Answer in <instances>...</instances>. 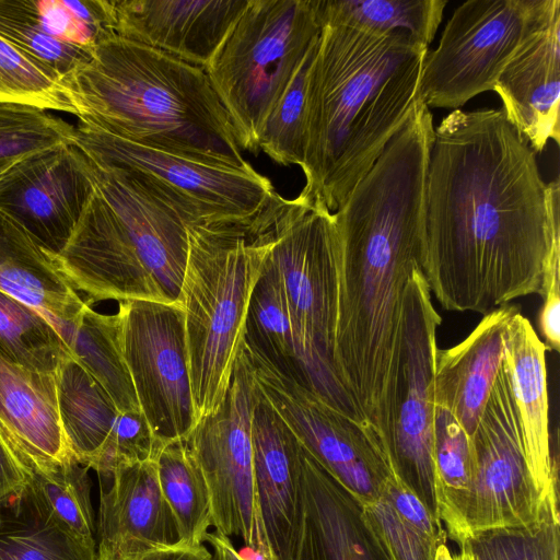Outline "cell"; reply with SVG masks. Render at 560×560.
Segmentation results:
<instances>
[{
  "mask_svg": "<svg viewBox=\"0 0 560 560\" xmlns=\"http://www.w3.org/2000/svg\"><path fill=\"white\" fill-rule=\"evenodd\" d=\"M88 471L73 458L48 470H33L28 486L57 522L84 539L96 540Z\"/></svg>",
  "mask_w": 560,
  "mask_h": 560,
  "instance_id": "obj_35",
  "label": "cell"
},
{
  "mask_svg": "<svg viewBox=\"0 0 560 560\" xmlns=\"http://www.w3.org/2000/svg\"><path fill=\"white\" fill-rule=\"evenodd\" d=\"M98 479L97 547L129 552L180 544L156 460L121 462Z\"/></svg>",
  "mask_w": 560,
  "mask_h": 560,
  "instance_id": "obj_20",
  "label": "cell"
},
{
  "mask_svg": "<svg viewBox=\"0 0 560 560\" xmlns=\"http://www.w3.org/2000/svg\"><path fill=\"white\" fill-rule=\"evenodd\" d=\"M546 347L520 312L509 325L504 348L526 463L541 502L558 501V464L549 429Z\"/></svg>",
  "mask_w": 560,
  "mask_h": 560,
  "instance_id": "obj_22",
  "label": "cell"
},
{
  "mask_svg": "<svg viewBox=\"0 0 560 560\" xmlns=\"http://www.w3.org/2000/svg\"><path fill=\"white\" fill-rule=\"evenodd\" d=\"M59 415L73 457L107 476L120 463V412L96 381L72 358L55 373Z\"/></svg>",
  "mask_w": 560,
  "mask_h": 560,
  "instance_id": "obj_26",
  "label": "cell"
},
{
  "mask_svg": "<svg viewBox=\"0 0 560 560\" xmlns=\"http://www.w3.org/2000/svg\"><path fill=\"white\" fill-rule=\"evenodd\" d=\"M0 351L33 371L55 374L71 350L51 319L0 291Z\"/></svg>",
  "mask_w": 560,
  "mask_h": 560,
  "instance_id": "obj_33",
  "label": "cell"
},
{
  "mask_svg": "<svg viewBox=\"0 0 560 560\" xmlns=\"http://www.w3.org/2000/svg\"><path fill=\"white\" fill-rule=\"evenodd\" d=\"M28 15L50 37L93 51L108 35L81 20L66 0H22Z\"/></svg>",
  "mask_w": 560,
  "mask_h": 560,
  "instance_id": "obj_41",
  "label": "cell"
},
{
  "mask_svg": "<svg viewBox=\"0 0 560 560\" xmlns=\"http://www.w3.org/2000/svg\"><path fill=\"white\" fill-rule=\"evenodd\" d=\"M431 298L422 271L416 269L405 289L376 431L394 477L440 521L433 422L436 330L442 318Z\"/></svg>",
  "mask_w": 560,
  "mask_h": 560,
  "instance_id": "obj_9",
  "label": "cell"
},
{
  "mask_svg": "<svg viewBox=\"0 0 560 560\" xmlns=\"http://www.w3.org/2000/svg\"><path fill=\"white\" fill-rule=\"evenodd\" d=\"M302 472L304 522L295 560H393L362 504L304 445Z\"/></svg>",
  "mask_w": 560,
  "mask_h": 560,
  "instance_id": "obj_21",
  "label": "cell"
},
{
  "mask_svg": "<svg viewBox=\"0 0 560 560\" xmlns=\"http://www.w3.org/2000/svg\"><path fill=\"white\" fill-rule=\"evenodd\" d=\"M244 343L279 374L307 388L284 289L277 269L268 257V250L249 299Z\"/></svg>",
  "mask_w": 560,
  "mask_h": 560,
  "instance_id": "obj_29",
  "label": "cell"
},
{
  "mask_svg": "<svg viewBox=\"0 0 560 560\" xmlns=\"http://www.w3.org/2000/svg\"><path fill=\"white\" fill-rule=\"evenodd\" d=\"M516 305L487 314L475 329L450 349H438L435 401L453 412L466 433L475 431L503 364L506 332Z\"/></svg>",
  "mask_w": 560,
  "mask_h": 560,
  "instance_id": "obj_23",
  "label": "cell"
},
{
  "mask_svg": "<svg viewBox=\"0 0 560 560\" xmlns=\"http://www.w3.org/2000/svg\"><path fill=\"white\" fill-rule=\"evenodd\" d=\"M117 314L121 351L154 438L163 446L185 439L198 420L182 306L127 300Z\"/></svg>",
  "mask_w": 560,
  "mask_h": 560,
  "instance_id": "obj_14",
  "label": "cell"
},
{
  "mask_svg": "<svg viewBox=\"0 0 560 560\" xmlns=\"http://www.w3.org/2000/svg\"><path fill=\"white\" fill-rule=\"evenodd\" d=\"M268 257L281 279L307 388L337 410L365 420L335 369L338 315L334 212L300 194L270 201Z\"/></svg>",
  "mask_w": 560,
  "mask_h": 560,
  "instance_id": "obj_7",
  "label": "cell"
},
{
  "mask_svg": "<svg viewBox=\"0 0 560 560\" xmlns=\"http://www.w3.org/2000/svg\"><path fill=\"white\" fill-rule=\"evenodd\" d=\"M536 0H468L448 19L428 51L420 97L430 107L465 105L494 84L529 25Z\"/></svg>",
  "mask_w": 560,
  "mask_h": 560,
  "instance_id": "obj_12",
  "label": "cell"
},
{
  "mask_svg": "<svg viewBox=\"0 0 560 560\" xmlns=\"http://www.w3.org/2000/svg\"><path fill=\"white\" fill-rule=\"evenodd\" d=\"M89 161L95 188L55 255L59 270L91 305L105 300L180 305L187 225L124 173Z\"/></svg>",
  "mask_w": 560,
  "mask_h": 560,
  "instance_id": "obj_5",
  "label": "cell"
},
{
  "mask_svg": "<svg viewBox=\"0 0 560 560\" xmlns=\"http://www.w3.org/2000/svg\"><path fill=\"white\" fill-rule=\"evenodd\" d=\"M433 459L439 518L446 526V535L460 545L468 536L465 514L472 467L470 436L453 412L436 401Z\"/></svg>",
  "mask_w": 560,
  "mask_h": 560,
  "instance_id": "obj_31",
  "label": "cell"
},
{
  "mask_svg": "<svg viewBox=\"0 0 560 560\" xmlns=\"http://www.w3.org/2000/svg\"><path fill=\"white\" fill-rule=\"evenodd\" d=\"M560 183L503 110L454 109L434 128L421 271L447 311L487 314L541 294L560 253Z\"/></svg>",
  "mask_w": 560,
  "mask_h": 560,
  "instance_id": "obj_1",
  "label": "cell"
},
{
  "mask_svg": "<svg viewBox=\"0 0 560 560\" xmlns=\"http://www.w3.org/2000/svg\"><path fill=\"white\" fill-rule=\"evenodd\" d=\"M434 560H454V555L451 553L445 542L438 546Z\"/></svg>",
  "mask_w": 560,
  "mask_h": 560,
  "instance_id": "obj_47",
  "label": "cell"
},
{
  "mask_svg": "<svg viewBox=\"0 0 560 560\" xmlns=\"http://www.w3.org/2000/svg\"><path fill=\"white\" fill-rule=\"evenodd\" d=\"M159 481L177 523L180 544L206 541L212 525L205 477L184 440L166 444L156 458Z\"/></svg>",
  "mask_w": 560,
  "mask_h": 560,
  "instance_id": "obj_32",
  "label": "cell"
},
{
  "mask_svg": "<svg viewBox=\"0 0 560 560\" xmlns=\"http://www.w3.org/2000/svg\"><path fill=\"white\" fill-rule=\"evenodd\" d=\"M428 51L405 33L322 25L306 81L301 196L331 212L343 205L421 100Z\"/></svg>",
  "mask_w": 560,
  "mask_h": 560,
  "instance_id": "obj_3",
  "label": "cell"
},
{
  "mask_svg": "<svg viewBox=\"0 0 560 560\" xmlns=\"http://www.w3.org/2000/svg\"><path fill=\"white\" fill-rule=\"evenodd\" d=\"M383 495L404 522L422 535L440 544L445 542L447 535L442 523L434 518L421 500L395 477L387 481Z\"/></svg>",
  "mask_w": 560,
  "mask_h": 560,
  "instance_id": "obj_42",
  "label": "cell"
},
{
  "mask_svg": "<svg viewBox=\"0 0 560 560\" xmlns=\"http://www.w3.org/2000/svg\"><path fill=\"white\" fill-rule=\"evenodd\" d=\"M0 36L61 81L92 57L91 50L47 35L25 11L22 0H0Z\"/></svg>",
  "mask_w": 560,
  "mask_h": 560,
  "instance_id": "obj_39",
  "label": "cell"
},
{
  "mask_svg": "<svg viewBox=\"0 0 560 560\" xmlns=\"http://www.w3.org/2000/svg\"><path fill=\"white\" fill-rule=\"evenodd\" d=\"M0 560H98L97 542L57 522L27 485L0 503Z\"/></svg>",
  "mask_w": 560,
  "mask_h": 560,
  "instance_id": "obj_27",
  "label": "cell"
},
{
  "mask_svg": "<svg viewBox=\"0 0 560 560\" xmlns=\"http://www.w3.org/2000/svg\"><path fill=\"white\" fill-rule=\"evenodd\" d=\"M20 161V160H19ZM18 161H10L0 164V178L16 163Z\"/></svg>",
  "mask_w": 560,
  "mask_h": 560,
  "instance_id": "obj_49",
  "label": "cell"
},
{
  "mask_svg": "<svg viewBox=\"0 0 560 560\" xmlns=\"http://www.w3.org/2000/svg\"><path fill=\"white\" fill-rule=\"evenodd\" d=\"M470 443L472 467L465 514L468 535L489 527L536 521L542 502L526 463L504 360Z\"/></svg>",
  "mask_w": 560,
  "mask_h": 560,
  "instance_id": "obj_15",
  "label": "cell"
},
{
  "mask_svg": "<svg viewBox=\"0 0 560 560\" xmlns=\"http://www.w3.org/2000/svg\"><path fill=\"white\" fill-rule=\"evenodd\" d=\"M559 528L558 501L547 498L536 521L475 530L460 545L472 560H559Z\"/></svg>",
  "mask_w": 560,
  "mask_h": 560,
  "instance_id": "obj_34",
  "label": "cell"
},
{
  "mask_svg": "<svg viewBox=\"0 0 560 560\" xmlns=\"http://www.w3.org/2000/svg\"><path fill=\"white\" fill-rule=\"evenodd\" d=\"M98 560H213V555L203 545L151 548L139 551L114 552L97 547Z\"/></svg>",
  "mask_w": 560,
  "mask_h": 560,
  "instance_id": "obj_45",
  "label": "cell"
},
{
  "mask_svg": "<svg viewBox=\"0 0 560 560\" xmlns=\"http://www.w3.org/2000/svg\"><path fill=\"white\" fill-rule=\"evenodd\" d=\"M88 304L72 325L58 331L75 360L105 390L120 413L141 412L120 346L119 316L102 314Z\"/></svg>",
  "mask_w": 560,
  "mask_h": 560,
  "instance_id": "obj_28",
  "label": "cell"
},
{
  "mask_svg": "<svg viewBox=\"0 0 560 560\" xmlns=\"http://www.w3.org/2000/svg\"><path fill=\"white\" fill-rule=\"evenodd\" d=\"M248 0H112L116 35L206 68Z\"/></svg>",
  "mask_w": 560,
  "mask_h": 560,
  "instance_id": "obj_19",
  "label": "cell"
},
{
  "mask_svg": "<svg viewBox=\"0 0 560 560\" xmlns=\"http://www.w3.org/2000/svg\"><path fill=\"white\" fill-rule=\"evenodd\" d=\"M445 0H315L320 24L373 35L405 33L429 47L441 24Z\"/></svg>",
  "mask_w": 560,
  "mask_h": 560,
  "instance_id": "obj_30",
  "label": "cell"
},
{
  "mask_svg": "<svg viewBox=\"0 0 560 560\" xmlns=\"http://www.w3.org/2000/svg\"><path fill=\"white\" fill-rule=\"evenodd\" d=\"M0 425L34 470H48L74 458L60 420L55 374L26 369L1 351Z\"/></svg>",
  "mask_w": 560,
  "mask_h": 560,
  "instance_id": "obj_24",
  "label": "cell"
},
{
  "mask_svg": "<svg viewBox=\"0 0 560 560\" xmlns=\"http://www.w3.org/2000/svg\"><path fill=\"white\" fill-rule=\"evenodd\" d=\"M320 31L315 0H248L205 68L242 150L258 151L268 113Z\"/></svg>",
  "mask_w": 560,
  "mask_h": 560,
  "instance_id": "obj_8",
  "label": "cell"
},
{
  "mask_svg": "<svg viewBox=\"0 0 560 560\" xmlns=\"http://www.w3.org/2000/svg\"><path fill=\"white\" fill-rule=\"evenodd\" d=\"M243 347L262 394L306 450L362 505L378 501L394 475L373 425L331 407Z\"/></svg>",
  "mask_w": 560,
  "mask_h": 560,
  "instance_id": "obj_13",
  "label": "cell"
},
{
  "mask_svg": "<svg viewBox=\"0 0 560 560\" xmlns=\"http://www.w3.org/2000/svg\"><path fill=\"white\" fill-rule=\"evenodd\" d=\"M433 135L430 108L419 103L334 212L335 369L375 430L405 289L412 272L421 270Z\"/></svg>",
  "mask_w": 560,
  "mask_h": 560,
  "instance_id": "obj_2",
  "label": "cell"
},
{
  "mask_svg": "<svg viewBox=\"0 0 560 560\" xmlns=\"http://www.w3.org/2000/svg\"><path fill=\"white\" fill-rule=\"evenodd\" d=\"M316 46L305 56L259 131L258 151L283 166L301 167L304 161L306 81Z\"/></svg>",
  "mask_w": 560,
  "mask_h": 560,
  "instance_id": "obj_36",
  "label": "cell"
},
{
  "mask_svg": "<svg viewBox=\"0 0 560 560\" xmlns=\"http://www.w3.org/2000/svg\"><path fill=\"white\" fill-rule=\"evenodd\" d=\"M362 508L393 560H434L440 542L404 522L384 495Z\"/></svg>",
  "mask_w": 560,
  "mask_h": 560,
  "instance_id": "obj_40",
  "label": "cell"
},
{
  "mask_svg": "<svg viewBox=\"0 0 560 560\" xmlns=\"http://www.w3.org/2000/svg\"><path fill=\"white\" fill-rule=\"evenodd\" d=\"M89 159L72 143L18 161L0 178V212L58 255L94 191Z\"/></svg>",
  "mask_w": 560,
  "mask_h": 560,
  "instance_id": "obj_16",
  "label": "cell"
},
{
  "mask_svg": "<svg viewBox=\"0 0 560 560\" xmlns=\"http://www.w3.org/2000/svg\"><path fill=\"white\" fill-rule=\"evenodd\" d=\"M74 144L92 162L117 170L171 209L186 225L249 231L276 191L247 170L206 163L135 143L79 122Z\"/></svg>",
  "mask_w": 560,
  "mask_h": 560,
  "instance_id": "obj_10",
  "label": "cell"
},
{
  "mask_svg": "<svg viewBox=\"0 0 560 560\" xmlns=\"http://www.w3.org/2000/svg\"><path fill=\"white\" fill-rule=\"evenodd\" d=\"M247 233L188 228L180 305L197 420L222 404L243 347L249 299L269 247L267 230L253 240Z\"/></svg>",
  "mask_w": 560,
  "mask_h": 560,
  "instance_id": "obj_6",
  "label": "cell"
},
{
  "mask_svg": "<svg viewBox=\"0 0 560 560\" xmlns=\"http://www.w3.org/2000/svg\"><path fill=\"white\" fill-rule=\"evenodd\" d=\"M33 470L30 459L0 425V503L21 492Z\"/></svg>",
  "mask_w": 560,
  "mask_h": 560,
  "instance_id": "obj_43",
  "label": "cell"
},
{
  "mask_svg": "<svg viewBox=\"0 0 560 560\" xmlns=\"http://www.w3.org/2000/svg\"><path fill=\"white\" fill-rule=\"evenodd\" d=\"M493 91L535 153L560 141V0H536L527 31Z\"/></svg>",
  "mask_w": 560,
  "mask_h": 560,
  "instance_id": "obj_17",
  "label": "cell"
},
{
  "mask_svg": "<svg viewBox=\"0 0 560 560\" xmlns=\"http://www.w3.org/2000/svg\"><path fill=\"white\" fill-rule=\"evenodd\" d=\"M62 86L83 125L206 163L252 167L203 68L113 35Z\"/></svg>",
  "mask_w": 560,
  "mask_h": 560,
  "instance_id": "obj_4",
  "label": "cell"
},
{
  "mask_svg": "<svg viewBox=\"0 0 560 560\" xmlns=\"http://www.w3.org/2000/svg\"><path fill=\"white\" fill-rule=\"evenodd\" d=\"M73 129L47 110L0 102V164L72 143Z\"/></svg>",
  "mask_w": 560,
  "mask_h": 560,
  "instance_id": "obj_38",
  "label": "cell"
},
{
  "mask_svg": "<svg viewBox=\"0 0 560 560\" xmlns=\"http://www.w3.org/2000/svg\"><path fill=\"white\" fill-rule=\"evenodd\" d=\"M206 541L212 548L213 560H246L234 547L230 537L213 532L207 534Z\"/></svg>",
  "mask_w": 560,
  "mask_h": 560,
  "instance_id": "obj_46",
  "label": "cell"
},
{
  "mask_svg": "<svg viewBox=\"0 0 560 560\" xmlns=\"http://www.w3.org/2000/svg\"><path fill=\"white\" fill-rule=\"evenodd\" d=\"M0 102L75 115L61 79L1 36Z\"/></svg>",
  "mask_w": 560,
  "mask_h": 560,
  "instance_id": "obj_37",
  "label": "cell"
},
{
  "mask_svg": "<svg viewBox=\"0 0 560 560\" xmlns=\"http://www.w3.org/2000/svg\"><path fill=\"white\" fill-rule=\"evenodd\" d=\"M460 552L454 555V560H472L468 549L464 545H459Z\"/></svg>",
  "mask_w": 560,
  "mask_h": 560,
  "instance_id": "obj_48",
  "label": "cell"
},
{
  "mask_svg": "<svg viewBox=\"0 0 560 560\" xmlns=\"http://www.w3.org/2000/svg\"><path fill=\"white\" fill-rule=\"evenodd\" d=\"M250 431L255 486L269 560H295L304 522L303 445L261 389Z\"/></svg>",
  "mask_w": 560,
  "mask_h": 560,
  "instance_id": "obj_18",
  "label": "cell"
},
{
  "mask_svg": "<svg viewBox=\"0 0 560 560\" xmlns=\"http://www.w3.org/2000/svg\"><path fill=\"white\" fill-rule=\"evenodd\" d=\"M0 291L45 314L56 327L74 324L89 304L61 273L55 255L2 212Z\"/></svg>",
  "mask_w": 560,
  "mask_h": 560,
  "instance_id": "obj_25",
  "label": "cell"
},
{
  "mask_svg": "<svg viewBox=\"0 0 560 560\" xmlns=\"http://www.w3.org/2000/svg\"><path fill=\"white\" fill-rule=\"evenodd\" d=\"M259 395L260 387L242 347L222 404L199 419L183 440L205 477L215 533L241 538L261 560H269L255 486L250 431Z\"/></svg>",
  "mask_w": 560,
  "mask_h": 560,
  "instance_id": "obj_11",
  "label": "cell"
},
{
  "mask_svg": "<svg viewBox=\"0 0 560 560\" xmlns=\"http://www.w3.org/2000/svg\"><path fill=\"white\" fill-rule=\"evenodd\" d=\"M542 306L538 316V326L546 350H560V271L547 275L541 292Z\"/></svg>",
  "mask_w": 560,
  "mask_h": 560,
  "instance_id": "obj_44",
  "label": "cell"
}]
</instances>
